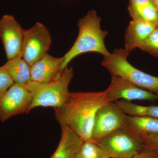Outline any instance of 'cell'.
Wrapping results in <instances>:
<instances>
[{
	"label": "cell",
	"mask_w": 158,
	"mask_h": 158,
	"mask_svg": "<svg viewBox=\"0 0 158 158\" xmlns=\"http://www.w3.org/2000/svg\"><path fill=\"white\" fill-rule=\"evenodd\" d=\"M107 102L104 91L70 92L65 102L54 109L56 117L61 128H69L83 141H89L97 112Z\"/></svg>",
	"instance_id": "obj_1"
},
{
	"label": "cell",
	"mask_w": 158,
	"mask_h": 158,
	"mask_svg": "<svg viewBox=\"0 0 158 158\" xmlns=\"http://www.w3.org/2000/svg\"><path fill=\"white\" fill-rule=\"evenodd\" d=\"M101 19L97 11L90 10L78 22L79 34L71 48L63 56V69L74 58L85 53L96 52L106 57L110 53L105 44L106 31L101 28Z\"/></svg>",
	"instance_id": "obj_2"
},
{
	"label": "cell",
	"mask_w": 158,
	"mask_h": 158,
	"mask_svg": "<svg viewBox=\"0 0 158 158\" xmlns=\"http://www.w3.org/2000/svg\"><path fill=\"white\" fill-rule=\"evenodd\" d=\"M73 75V69L69 68L67 65L49 81H31L26 86L32 97V102L27 114L37 107H51L54 109L60 107L69 95V85Z\"/></svg>",
	"instance_id": "obj_3"
},
{
	"label": "cell",
	"mask_w": 158,
	"mask_h": 158,
	"mask_svg": "<svg viewBox=\"0 0 158 158\" xmlns=\"http://www.w3.org/2000/svg\"><path fill=\"white\" fill-rule=\"evenodd\" d=\"M129 52L125 49H116L105 57L102 65L111 73L140 88L158 94V77L137 69L128 61Z\"/></svg>",
	"instance_id": "obj_4"
},
{
	"label": "cell",
	"mask_w": 158,
	"mask_h": 158,
	"mask_svg": "<svg viewBox=\"0 0 158 158\" xmlns=\"http://www.w3.org/2000/svg\"><path fill=\"white\" fill-rule=\"evenodd\" d=\"M96 143L111 158H133L144 148L140 135L125 126Z\"/></svg>",
	"instance_id": "obj_5"
},
{
	"label": "cell",
	"mask_w": 158,
	"mask_h": 158,
	"mask_svg": "<svg viewBox=\"0 0 158 158\" xmlns=\"http://www.w3.org/2000/svg\"><path fill=\"white\" fill-rule=\"evenodd\" d=\"M52 37L45 26L37 23L32 27L25 30L22 48L23 59L30 66L49 50Z\"/></svg>",
	"instance_id": "obj_6"
},
{
	"label": "cell",
	"mask_w": 158,
	"mask_h": 158,
	"mask_svg": "<svg viewBox=\"0 0 158 158\" xmlns=\"http://www.w3.org/2000/svg\"><path fill=\"white\" fill-rule=\"evenodd\" d=\"M125 113L115 102H107L97 112L90 140L97 142L124 126Z\"/></svg>",
	"instance_id": "obj_7"
},
{
	"label": "cell",
	"mask_w": 158,
	"mask_h": 158,
	"mask_svg": "<svg viewBox=\"0 0 158 158\" xmlns=\"http://www.w3.org/2000/svg\"><path fill=\"white\" fill-rule=\"evenodd\" d=\"M32 100L27 86L14 84L0 98V120L4 122L12 116L27 113Z\"/></svg>",
	"instance_id": "obj_8"
},
{
	"label": "cell",
	"mask_w": 158,
	"mask_h": 158,
	"mask_svg": "<svg viewBox=\"0 0 158 158\" xmlns=\"http://www.w3.org/2000/svg\"><path fill=\"white\" fill-rule=\"evenodd\" d=\"M110 86L104 91L108 102H114L118 100L154 101L158 99V94L138 87L127 80L111 75Z\"/></svg>",
	"instance_id": "obj_9"
},
{
	"label": "cell",
	"mask_w": 158,
	"mask_h": 158,
	"mask_svg": "<svg viewBox=\"0 0 158 158\" xmlns=\"http://www.w3.org/2000/svg\"><path fill=\"white\" fill-rule=\"evenodd\" d=\"M24 31L13 15H4L0 19V39L8 60L21 53Z\"/></svg>",
	"instance_id": "obj_10"
},
{
	"label": "cell",
	"mask_w": 158,
	"mask_h": 158,
	"mask_svg": "<svg viewBox=\"0 0 158 158\" xmlns=\"http://www.w3.org/2000/svg\"><path fill=\"white\" fill-rule=\"evenodd\" d=\"M63 57L56 58L46 53L31 66V81H49L62 70Z\"/></svg>",
	"instance_id": "obj_11"
},
{
	"label": "cell",
	"mask_w": 158,
	"mask_h": 158,
	"mask_svg": "<svg viewBox=\"0 0 158 158\" xmlns=\"http://www.w3.org/2000/svg\"><path fill=\"white\" fill-rule=\"evenodd\" d=\"M157 28L152 23L132 19L125 34V49L130 53L138 48Z\"/></svg>",
	"instance_id": "obj_12"
},
{
	"label": "cell",
	"mask_w": 158,
	"mask_h": 158,
	"mask_svg": "<svg viewBox=\"0 0 158 158\" xmlns=\"http://www.w3.org/2000/svg\"><path fill=\"white\" fill-rule=\"evenodd\" d=\"M61 128L60 142L50 158H76L84 141L69 128Z\"/></svg>",
	"instance_id": "obj_13"
},
{
	"label": "cell",
	"mask_w": 158,
	"mask_h": 158,
	"mask_svg": "<svg viewBox=\"0 0 158 158\" xmlns=\"http://www.w3.org/2000/svg\"><path fill=\"white\" fill-rule=\"evenodd\" d=\"M3 65L15 84L27 86L31 81V66L23 59L21 53L14 59L8 60Z\"/></svg>",
	"instance_id": "obj_14"
},
{
	"label": "cell",
	"mask_w": 158,
	"mask_h": 158,
	"mask_svg": "<svg viewBox=\"0 0 158 158\" xmlns=\"http://www.w3.org/2000/svg\"><path fill=\"white\" fill-rule=\"evenodd\" d=\"M123 119L125 126L138 135L158 134L157 118L131 116L125 114Z\"/></svg>",
	"instance_id": "obj_15"
},
{
	"label": "cell",
	"mask_w": 158,
	"mask_h": 158,
	"mask_svg": "<svg viewBox=\"0 0 158 158\" xmlns=\"http://www.w3.org/2000/svg\"><path fill=\"white\" fill-rule=\"evenodd\" d=\"M114 102L127 115L158 118V106H140L124 100L116 101Z\"/></svg>",
	"instance_id": "obj_16"
},
{
	"label": "cell",
	"mask_w": 158,
	"mask_h": 158,
	"mask_svg": "<svg viewBox=\"0 0 158 158\" xmlns=\"http://www.w3.org/2000/svg\"><path fill=\"white\" fill-rule=\"evenodd\" d=\"M128 10L132 19L144 20L152 23L158 28V11L152 4H129Z\"/></svg>",
	"instance_id": "obj_17"
},
{
	"label": "cell",
	"mask_w": 158,
	"mask_h": 158,
	"mask_svg": "<svg viewBox=\"0 0 158 158\" xmlns=\"http://www.w3.org/2000/svg\"><path fill=\"white\" fill-rule=\"evenodd\" d=\"M79 158H111L96 142L84 141L78 154Z\"/></svg>",
	"instance_id": "obj_18"
},
{
	"label": "cell",
	"mask_w": 158,
	"mask_h": 158,
	"mask_svg": "<svg viewBox=\"0 0 158 158\" xmlns=\"http://www.w3.org/2000/svg\"><path fill=\"white\" fill-rule=\"evenodd\" d=\"M138 48L158 57V28L154 31Z\"/></svg>",
	"instance_id": "obj_19"
},
{
	"label": "cell",
	"mask_w": 158,
	"mask_h": 158,
	"mask_svg": "<svg viewBox=\"0 0 158 158\" xmlns=\"http://www.w3.org/2000/svg\"><path fill=\"white\" fill-rule=\"evenodd\" d=\"M14 81L4 65L0 67V98L12 85Z\"/></svg>",
	"instance_id": "obj_20"
},
{
	"label": "cell",
	"mask_w": 158,
	"mask_h": 158,
	"mask_svg": "<svg viewBox=\"0 0 158 158\" xmlns=\"http://www.w3.org/2000/svg\"><path fill=\"white\" fill-rule=\"evenodd\" d=\"M144 148L158 150V134H141Z\"/></svg>",
	"instance_id": "obj_21"
},
{
	"label": "cell",
	"mask_w": 158,
	"mask_h": 158,
	"mask_svg": "<svg viewBox=\"0 0 158 158\" xmlns=\"http://www.w3.org/2000/svg\"><path fill=\"white\" fill-rule=\"evenodd\" d=\"M133 158H158V150L144 148Z\"/></svg>",
	"instance_id": "obj_22"
},
{
	"label": "cell",
	"mask_w": 158,
	"mask_h": 158,
	"mask_svg": "<svg viewBox=\"0 0 158 158\" xmlns=\"http://www.w3.org/2000/svg\"><path fill=\"white\" fill-rule=\"evenodd\" d=\"M152 4V3L150 0H130V4L148 5V4Z\"/></svg>",
	"instance_id": "obj_23"
},
{
	"label": "cell",
	"mask_w": 158,
	"mask_h": 158,
	"mask_svg": "<svg viewBox=\"0 0 158 158\" xmlns=\"http://www.w3.org/2000/svg\"><path fill=\"white\" fill-rule=\"evenodd\" d=\"M158 11V0H150Z\"/></svg>",
	"instance_id": "obj_24"
},
{
	"label": "cell",
	"mask_w": 158,
	"mask_h": 158,
	"mask_svg": "<svg viewBox=\"0 0 158 158\" xmlns=\"http://www.w3.org/2000/svg\"><path fill=\"white\" fill-rule=\"evenodd\" d=\"M118 158V157H115V158Z\"/></svg>",
	"instance_id": "obj_25"
},
{
	"label": "cell",
	"mask_w": 158,
	"mask_h": 158,
	"mask_svg": "<svg viewBox=\"0 0 158 158\" xmlns=\"http://www.w3.org/2000/svg\"><path fill=\"white\" fill-rule=\"evenodd\" d=\"M76 158H79L78 155L77 156V157Z\"/></svg>",
	"instance_id": "obj_26"
}]
</instances>
